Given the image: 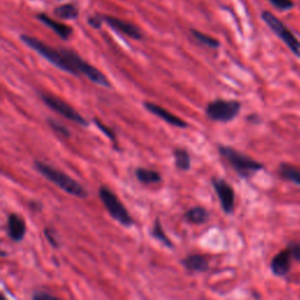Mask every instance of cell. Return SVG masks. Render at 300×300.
<instances>
[{
	"mask_svg": "<svg viewBox=\"0 0 300 300\" xmlns=\"http://www.w3.org/2000/svg\"><path fill=\"white\" fill-rule=\"evenodd\" d=\"M291 251L289 247L275 255L271 261V270L277 277H284L290 272L291 269Z\"/></svg>",
	"mask_w": 300,
	"mask_h": 300,
	"instance_id": "cell-11",
	"label": "cell"
},
{
	"mask_svg": "<svg viewBox=\"0 0 300 300\" xmlns=\"http://www.w3.org/2000/svg\"><path fill=\"white\" fill-rule=\"evenodd\" d=\"M186 219L191 224L201 225L209 221V213L203 206H194L186 213Z\"/></svg>",
	"mask_w": 300,
	"mask_h": 300,
	"instance_id": "cell-14",
	"label": "cell"
},
{
	"mask_svg": "<svg viewBox=\"0 0 300 300\" xmlns=\"http://www.w3.org/2000/svg\"><path fill=\"white\" fill-rule=\"evenodd\" d=\"M43 235L52 246L53 247H60V242L57 236V231H55L53 227H45L43 229Z\"/></svg>",
	"mask_w": 300,
	"mask_h": 300,
	"instance_id": "cell-23",
	"label": "cell"
},
{
	"mask_svg": "<svg viewBox=\"0 0 300 300\" xmlns=\"http://www.w3.org/2000/svg\"><path fill=\"white\" fill-rule=\"evenodd\" d=\"M40 98H41L43 103H45L47 107L51 108L52 110L57 111L58 114L66 118L67 120H70V121L75 122L77 125H80L82 127H88V125H89V122H88L75 108H73L70 103L63 101V100L60 98L53 97V95L51 94H41Z\"/></svg>",
	"mask_w": 300,
	"mask_h": 300,
	"instance_id": "cell-6",
	"label": "cell"
},
{
	"mask_svg": "<svg viewBox=\"0 0 300 300\" xmlns=\"http://www.w3.org/2000/svg\"><path fill=\"white\" fill-rule=\"evenodd\" d=\"M32 298L35 299V300H42V299H55L57 297H55V295H53V294L47 293V292L39 291V292H35Z\"/></svg>",
	"mask_w": 300,
	"mask_h": 300,
	"instance_id": "cell-26",
	"label": "cell"
},
{
	"mask_svg": "<svg viewBox=\"0 0 300 300\" xmlns=\"http://www.w3.org/2000/svg\"><path fill=\"white\" fill-rule=\"evenodd\" d=\"M30 207L33 210H41V204L39 202H35V201H31L30 202Z\"/></svg>",
	"mask_w": 300,
	"mask_h": 300,
	"instance_id": "cell-28",
	"label": "cell"
},
{
	"mask_svg": "<svg viewBox=\"0 0 300 300\" xmlns=\"http://www.w3.org/2000/svg\"><path fill=\"white\" fill-rule=\"evenodd\" d=\"M270 3L279 10H290L294 6L292 0H270Z\"/></svg>",
	"mask_w": 300,
	"mask_h": 300,
	"instance_id": "cell-24",
	"label": "cell"
},
{
	"mask_svg": "<svg viewBox=\"0 0 300 300\" xmlns=\"http://www.w3.org/2000/svg\"><path fill=\"white\" fill-rule=\"evenodd\" d=\"M218 151L222 157L233 167V169L242 178L249 179L258 171L264 169L262 163L256 161V159L249 157L245 154L241 153L237 149L229 146H219Z\"/></svg>",
	"mask_w": 300,
	"mask_h": 300,
	"instance_id": "cell-2",
	"label": "cell"
},
{
	"mask_svg": "<svg viewBox=\"0 0 300 300\" xmlns=\"http://www.w3.org/2000/svg\"><path fill=\"white\" fill-rule=\"evenodd\" d=\"M26 223L21 216L12 213L7 216V235L15 243L21 242L26 235Z\"/></svg>",
	"mask_w": 300,
	"mask_h": 300,
	"instance_id": "cell-9",
	"label": "cell"
},
{
	"mask_svg": "<svg viewBox=\"0 0 300 300\" xmlns=\"http://www.w3.org/2000/svg\"><path fill=\"white\" fill-rule=\"evenodd\" d=\"M93 121L95 122V125H97V127L99 128V129L101 130L102 133L105 134V135L107 136V137L109 139L110 141L114 143V146L118 148V146H117V145H118V137H117V134H115V131L113 130V128H110V127L106 126L105 123H103L102 121H100V120L97 119V118H95V119L93 120ZM118 149H119V148H118Z\"/></svg>",
	"mask_w": 300,
	"mask_h": 300,
	"instance_id": "cell-22",
	"label": "cell"
},
{
	"mask_svg": "<svg viewBox=\"0 0 300 300\" xmlns=\"http://www.w3.org/2000/svg\"><path fill=\"white\" fill-rule=\"evenodd\" d=\"M278 174L281 175L286 181L297 184L300 187V169L294 166H291L289 163H282L278 168Z\"/></svg>",
	"mask_w": 300,
	"mask_h": 300,
	"instance_id": "cell-16",
	"label": "cell"
},
{
	"mask_svg": "<svg viewBox=\"0 0 300 300\" xmlns=\"http://www.w3.org/2000/svg\"><path fill=\"white\" fill-rule=\"evenodd\" d=\"M145 108L146 109L151 113L155 117L159 118L163 121L167 122L168 125L170 126H174V127H177V128H187L188 127V123L182 120L181 118L176 117L173 113H170L169 110L165 109V108L156 105V103L153 102H145Z\"/></svg>",
	"mask_w": 300,
	"mask_h": 300,
	"instance_id": "cell-8",
	"label": "cell"
},
{
	"mask_svg": "<svg viewBox=\"0 0 300 300\" xmlns=\"http://www.w3.org/2000/svg\"><path fill=\"white\" fill-rule=\"evenodd\" d=\"M54 14L59 18L66 20L77 19L79 17V10L74 4H66V5L57 7L54 10Z\"/></svg>",
	"mask_w": 300,
	"mask_h": 300,
	"instance_id": "cell-19",
	"label": "cell"
},
{
	"mask_svg": "<svg viewBox=\"0 0 300 300\" xmlns=\"http://www.w3.org/2000/svg\"><path fill=\"white\" fill-rule=\"evenodd\" d=\"M262 18L266 22V25L274 32V34L278 35L279 39L289 47L292 53L300 58V41L295 38V35L284 25L281 20L274 17L270 12H263Z\"/></svg>",
	"mask_w": 300,
	"mask_h": 300,
	"instance_id": "cell-5",
	"label": "cell"
},
{
	"mask_svg": "<svg viewBox=\"0 0 300 300\" xmlns=\"http://www.w3.org/2000/svg\"><path fill=\"white\" fill-rule=\"evenodd\" d=\"M34 169L37 170L39 174H41L46 179H49L50 182L58 186L60 189L65 191L68 195H72L74 196V197L79 198H86L88 196V193L81 184L78 181H75L74 178H72L70 175L63 173V171L55 169L54 167L35 159Z\"/></svg>",
	"mask_w": 300,
	"mask_h": 300,
	"instance_id": "cell-1",
	"label": "cell"
},
{
	"mask_svg": "<svg viewBox=\"0 0 300 300\" xmlns=\"http://www.w3.org/2000/svg\"><path fill=\"white\" fill-rule=\"evenodd\" d=\"M102 21H103V17H91L88 19L89 25L91 27H94V29H100L102 25Z\"/></svg>",
	"mask_w": 300,
	"mask_h": 300,
	"instance_id": "cell-27",
	"label": "cell"
},
{
	"mask_svg": "<svg viewBox=\"0 0 300 300\" xmlns=\"http://www.w3.org/2000/svg\"><path fill=\"white\" fill-rule=\"evenodd\" d=\"M289 249L291 251L292 258H294L297 262H300V244L299 243L291 244V245L289 246Z\"/></svg>",
	"mask_w": 300,
	"mask_h": 300,
	"instance_id": "cell-25",
	"label": "cell"
},
{
	"mask_svg": "<svg viewBox=\"0 0 300 300\" xmlns=\"http://www.w3.org/2000/svg\"><path fill=\"white\" fill-rule=\"evenodd\" d=\"M37 18L42 24H45L46 26H49L50 29L54 32V33H57L59 37L61 39H63V40L70 39L72 33H73V30H72L70 26L63 25V24H60L58 21H55V20L50 18L47 14H42L41 13V14L37 15Z\"/></svg>",
	"mask_w": 300,
	"mask_h": 300,
	"instance_id": "cell-13",
	"label": "cell"
},
{
	"mask_svg": "<svg viewBox=\"0 0 300 300\" xmlns=\"http://www.w3.org/2000/svg\"><path fill=\"white\" fill-rule=\"evenodd\" d=\"M135 176L137 181L142 184H155L162 181L161 174L155 170L146 169V168H137L135 170Z\"/></svg>",
	"mask_w": 300,
	"mask_h": 300,
	"instance_id": "cell-15",
	"label": "cell"
},
{
	"mask_svg": "<svg viewBox=\"0 0 300 300\" xmlns=\"http://www.w3.org/2000/svg\"><path fill=\"white\" fill-rule=\"evenodd\" d=\"M99 197L108 213L114 218L115 221L119 222L121 225L129 227L134 224L133 218L126 209L125 204L120 201L117 194H114L110 189L107 187H101L99 189Z\"/></svg>",
	"mask_w": 300,
	"mask_h": 300,
	"instance_id": "cell-3",
	"label": "cell"
},
{
	"mask_svg": "<svg viewBox=\"0 0 300 300\" xmlns=\"http://www.w3.org/2000/svg\"><path fill=\"white\" fill-rule=\"evenodd\" d=\"M103 20L109 25L111 29H114L115 31H118L119 33H122L129 37L131 39L135 40H140L142 39V32L140 31L137 26H135L134 24L127 22L125 20L114 18V17H103Z\"/></svg>",
	"mask_w": 300,
	"mask_h": 300,
	"instance_id": "cell-10",
	"label": "cell"
},
{
	"mask_svg": "<svg viewBox=\"0 0 300 300\" xmlns=\"http://www.w3.org/2000/svg\"><path fill=\"white\" fill-rule=\"evenodd\" d=\"M191 34L194 35V38L197 40L198 42H201L202 45H205L210 49H218L219 47V41L217 39H215L213 37H209V35L201 33L199 31L196 30H191Z\"/></svg>",
	"mask_w": 300,
	"mask_h": 300,
	"instance_id": "cell-20",
	"label": "cell"
},
{
	"mask_svg": "<svg viewBox=\"0 0 300 300\" xmlns=\"http://www.w3.org/2000/svg\"><path fill=\"white\" fill-rule=\"evenodd\" d=\"M211 184L215 193L217 194L222 209L226 215H233L235 211V190L225 179L219 177H213Z\"/></svg>",
	"mask_w": 300,
	"mask_h": 300,
	"instance_id": "cell-7",
	"label": "cell"
},
{
	"mask_svg": "<svg viewBox=\"0 0 300 300\" xmlns=\"http://www.w3.org/2000/svg\"><path fill=\"white\" fill-rule=\"evenodd\" d=\"M47 123H49V126L52 128V130H53L54 133H57L58 135L62 136V137H66V139L71 137V131L65 125H62V123L55 121L54 119H47Z\"/></svg>",
	"mask_w": 300,
	"mask_h": 300,
	"instance_id": "cell-21",
	"label": "cell"
},
{
	"mask_svg": "<svg viewBox=\"0 0 300 300\" xmlns=\"http://www.w3.org/2000/svg\"><path fill=\"white\" fill-rule=\"evenodd\" d=\"M241 109L242 103L237 100L217 99L209 102L205 108V114L213 121L226 123L237 118Z\"/></svg>",
	"mask_w": 300,
	"mask_h": 300,
	"instance_id": "cell-4",
	"label": "cell"
},
{
	"mask_svg": "<svg viewBox=\"0 0 300 300\" xmlns=\"http://www.w3.org/2000/svg\"><path fill=\"white\" fill-rule=\"evenodd\" d=\"M182 265L188 272H205L209 269V262L202 255H189L182 259Z\"/></svg>",
	"mask_w": 300,
	"mask_h": 300,
	"instance_id": "cell-12",
	"label": "cell"
},
{
	"mask_svg": "<svg viewBox=\"0 0 300 300\" xmlns=\"http://www.w3.org/2000/svg\"><path fill=\"white\" fill-rule=\"evenodd\" d=\"M175 166L182 171H188L191 168V158L189 151L184 148H176L174 150Z\"/></svg>",
	"mask_w": 300,
	"mask_h": 300,
	"instance_id": "cell-17",
	"label": "cell"
},
{
	"mask_svg": "<svg viewBox=\"0 0 300 300\" xmlns=\"http://www.w3.org/2000/svg\"><path fill=\"white\" fill-rule=\"evenodd\" d=\"M150 235L153 236V237L155 239H157V241L159 243L165 244V245L167 247H170V249H174V244H173V242L170 241L169 238H168V236L166 235L165 230H163V227H162L161 219H159V218H156L153 229H151Z\"/></svg>",
	"mask_w": 300,
	"mask_h": 300,
	"instance_id": "cell-18",
	"label": "cell"
}]
</instances>
